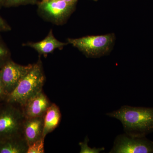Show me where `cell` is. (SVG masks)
<instances>
[{
    "label": "cell",
    "instance_id": "1",
    "mask_svg": "<svg viewBox=\"0 0 153 153\" xmlns=\"http://www.w3.org/2000/svg\"><path fill=\"white\" fill-rule=\"evenodd\" d=\"M106 114L120 121L125 133L131 136L145 137L153 131V108L124 105Z\"/></svg>",
    "mask_w": 153,
    "mask_h": 153
},
{
    "label": "cell",
    "instance_id": "2",
    "mask_svg": "<svg viewBox=\"0 0 153 153\" xmlns=\"http://www.w3.org/2000/svg\"><path fill=\"white\" fill-rule=\"evenodd\" d=\"M45 81L42 62L39 59L5 99L6 102L21 106L42 91Z\"/></svg>",
    "mask_w": 153,
    "mask_h": 153
},
{
    "label": "cell",
    "instance_id": "3",
    "mask_svg": "<svg viewBox=\"0 0 153 153\" xmlns=\"http://www.w3.org/2000/svg\"><path fill=\"white\" fill-rule=\"evenodd\" d=\"M114 34L68 38L67 42L89 58H98L109 54L114 45Z\"/></svg>",
    "mask_w": 153,
    "mask_h": 153
},
{
    "label": "cell",
    "instance_id": "4",
    "mask_svg": "<svg viewBox=\"0 0 153 153\" xmlns=\"http://www.w3.org/2000/svg\"><path fill=\"white\" fill-rule=\"evenodd\" d=\"M25 117L22 110L7 102L0 108V141L22 134Z\"/></svg>",
    "mask_w": 153,
    "mask_h": 153
},
{
    "label": "cell",
    "instance_id": "5",
    "mask_svg": "<svg viewBox=\"0 0 153 153\" xmlns=\"http://www.w3.org/2000/svg\"><path fill=\"white\" fill-rule=\"evenodd\" d=\"M75 5L63 0H41L38 3V12L46 21L61 25L71 16Z\"/></svg>",
    "mask_w": 153,
    "mask_h": 153
},
{
    "label": "cell",
    "instance_id": "6",
    "mask_svg": "<svg viewBox=\"0 0 153 153\" xmlns=\"http://www.w3.org/2000/svg\"><path fill=\"white\" fill-rule=\"evenodd\" d=\"M110 153H153V142L145 137L119 135L115 140Z\"/></svg>",
    "mask_w": 153,
    "mask_h": 153
},
{
    "label": "cell",
    "instance_id": "7",
    "mask_svg": "<svg viewBox=\"0 0 153 153\" xmlns=\"http://www.w3.org/2000/svg\"><path fill=\"white\" fill-rule=\"evenodd\" d=\"M33 66V64L20 65L10 59L0 68V77L7 96L16 87Z\"/></svg>",
    "mask_w": 153,
    "mask_h": 153
},
{
    "label": "cell",
    "instance_id": "8",
    "mask_svg": "<svg viewBox=\"0 0 153 153\" xmlns=\"http://www.w3.org/2000/svg\"><path fill=\"white\" fill-rule=\"evenodd\" d=\"M51 104L42 91L27 101L22 106V111L25 117L27 118L43 117Z\"/></svg>",
    "mask_w": 153,
    "mask_h": 153
},
{
    "label": "cell",
    "instance_id": "9",
    "mask_svg": "<svg viewBox=\"0 0 153 153\" xmlns=\"http://www.w3.org/2000/svg\"><path fill=\"white\" fill-rule=\"evenodd\" d=\"M44 116L25 118L22 128V134L28 146L43 138Z\"/></svg>",
    "mask_w": 153,
    "mask_h": 153
},
{
    "label": "cell",
    "instance_id": "10",
    "mask_svg": "<svg viewBox=\"0 0 153 153\" xmlns=\"http://www.w3.org/2000/svg\"><path fill=\"white\" fill-rule=\"evenodd\" d=\"M68 44H69L68 42H62L57 40L54 36L52 30H51L47 36L42 41L27 42L23 44V46L33 48L41 56H47L56 49L61 50Z\"/></svg>",
    "mask_w": 153,
    "mask_h": 153
},
{
    "label": "cell",
    "instance_id": "11",
    "mask_svg": "<svg viewBox=\"0 0 153 153\" xmlns=\"http://www.w3.org/2000/svg\"><path fill=\"white\" fill-rule=\"evenodd\" d=\"M61 119V112L59 107L55 103L50 105L44 116V138L58 126Z\"/></svg>",
    "mask_w": 153,
    "mask_h": 153
},
{
    "label": "cell",
    "instance_id": "12",
    "mask_svg": "<svg viewBox=\"0 0 153 153\" xmlns=\"http://www.w3.org/2000/svg\"><path fill=\"white\" fill-rule=\"evenodd\" d=\"M28 145L22 135L0 141V153H27Z\"/></svg>",
    "mask_w": 153,
    "mask_h": 153
},
{
    "label": "cell",
    "instance_id": "13",
    "mask_svg": "<svg viewBox=\"0 0 153 153\" xmlns=\"http://www.w3.org/2000/svg\"><path fill=\"white\" fill-rule=\"evenodd\" d=\"M10 49L0 38V68L11 59Z\"/></svg>",
    "mask_w": 153,
    "mask_h": 153
},
{
    "label": "cell",
    "instance_id": "14",
    "mask_svg": "<svg viewBox=\"0 0 153 153\" xmlns=\"http://www.w3.org/2000/svg\"><path fill=\"white\" fill-rule=\"evenodd\" d=\"M44 138H42L29 145L27 153H44Z\"/></svg>",
    "mask_w": 153,
    "mask_h": 153
},
{
    "label": "cell",
    "instance_id": "15",
    "mask_svg": "<svg viewBox=\"0 0 153 153\" xmlns=\"http://www.w3.org/2000/svg\"><path fill=\"white\" fill-rule=\"evenodd\" d=\"M89 139L88 136L85 137V140L83 142L79 143V145L80 147V150L79 153H99L102 151H104V147L96 148L94 147L91 148L88 146V142Z\"/></svg>",
    "mask_w": 153,
    "mask_h": 153
},
{
    "label": "cell",
    "instance_id": "16",
    "mask_svg": "<svg viewBox=\"0 0 153 153\" xmlns=\"http://www.w3.org/2000/svg\"><path fill=\"white\" fill-rule=\"evenodd\" d=\"M38 0H6L4 7H18L38 4Z\"/></svg>",
    "mask_w": 153,
    "mask_h": 153
},
{
    "label": "cell",
    "instance_id": "17",
    "mask_svg": "<svg viewBox=\"0 0 153 153\" xmlns=\"http://www.w3.org/2000/svg\"><path fill=\"white\" fill-rule=\"evenodd\" d=\"M11 29L10 25L0 16V32H9Z\"/></svg>",
    "mask_w": 153,
    "mask_h": 153
},
{
    "label": "cell",
    "instance_id": "18",
    "mask_svg": "<svg viewBox=\"0 0 153 153\" xmlns=\"http://www.w3.org/2000/svg\"><path fill=\"white\" fill-rule=\"evenodd\" d=\"M6 97H7V95L5 93L2 82L1 79L0 77V100H5Z\"/></svg>",
    "mask_w": 153,
    "mask_h": 153
},
{
    "label": "cell",
    "instance_id": "19",
    "mask_svg": "<svg viewBox=\"0 0 153 153\" xmlns=\"http://www.w3.org/2000/svg\"><path fill=\"white\" fill-rule=\"evenodd\" d=\"M63 1L67 2L70 3V4H76V3L78 1V0H63Z\"/></svg>",
    "mask_w": 153,
    "mask_h": 153
},
{
    "label": "cell",
    "instance_id": "20",
    "mask_svg": "<svg viewBox=\"0 0 153 153\" xmlns=\"http://www.w3.org/2000/svg\"><path fill=\"white\" fill-rule=\"evenodd\" d=\"M6 0H0V8L4 7Z\"/></svg>",
    "mask_w": 153,
    "mask_h": 153
},
{
    "label": "cell",
    "instance_id": "21",
    "mask_svg": "<svg viewBox=\"0 0 153 153\" xmlns=\"http://www.w3.org/2000/svg\"><path fill=\"white\" fill-rule=\"evenodd\" d=\"M93 1H97V0H93Z\"/></svg>",
    "mask_w": 153,
    "mask_h": 153
}]
</instances>
